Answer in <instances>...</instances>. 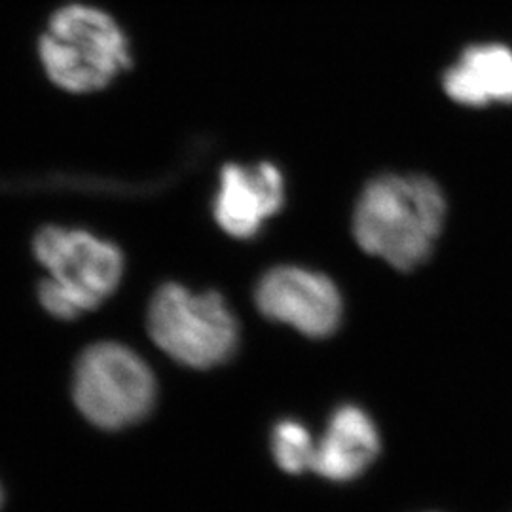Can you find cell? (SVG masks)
Returning a JSON list of instances; mask_svg holds the SVG:
<instances>
[{
  "mask_svg": "<svg viewBox=\"0 0 512 512\" xmlns=\"http://www.w3.org/2000/svg\"><path fill=\"white\" fill-rule=\"evenodd\" d=\"M444 219L446 200L435 181L384 175L363 190L353 215V236L368 255L410 272L433 253Z\"/></svg>",
  "mask_w": 512,
  "mask_h": 512,
  "instance_id": "1",
  "label": "cell"
},
{
  "mask_svg": "<svg viewBox=\"0 0 512 512\" xmlns=\"http://www.w3.org/2000/svg\"><path fill=\"white\" fill-rule=\"evenodd\" d=\"M33 249L48 274L38 285V300L55 319L71 321L97 310L124 275L122 251L86 230L44 228Z\"/></svg>",
  "mask_w": 512,
  "mask_h": 512,
  "instance_id": "2",
  "label": "cell"
},
{
  "mask_svg": "<svg viewBox=\"0 0 512 512\" xmlns=\"http://www.w3.org/2000/svg\"><path fill=\"white\" fill-rule=\"evenodd\" d=\"M38 57L48 80L69 93L99 92L131 63L120 25L88 4L55 12L38 40Z\"/></svg>",
  "mask_w": 512,
  "mask_h": 512,
  "instance_id": "3",
  "label": "cell"
},
{
  "mask_svg": "<svg viewBox=\"0 0 512 512\" xmlns=\"http://www.w3.org/2000/svg\"><path fill=\"white\" fill-rule=\"evenodd\" d=\"M148 332L171 359L192 368L224 365L238 349V319L222 294H196L177 283L154 294Z\"/></svg>",
  "mask_w": 512,
  "mask_h": 512,
  "instance_id": "4",
  "label": "cell"
},
{
  "mask_svg": "<svg viewBox=\"0 0 512 512\" xmlns=\"http://www.w3.org/2000/svg\"><path fill=\"white\" fill-rule=\"evenodd\" d=\"M156 393L150 366L122 344H95L80 355L74 368V404L86 420L105 431L145 420Z\"/></svg>",
  "mask_w": 512,
  "mask_h": 512,
  "instance_id": "5",
  "label": "cell"
},
{
  "mask_svg": "<svg viewBox=\"0 0 512 512\" xmlns=\"http://www.w3.org/2000/svg\"><path fill=\"white\" fill-rule=\"evenodd\" d=\"M256 306L272 321L291 325L310 338H327L342 321V296L327 275L298 266H279L260 279Z\"/></svg>",
  "mask_w": 512,
  "mask_h": 512,
  "instance_id": "6",
  "label": "cell"
},
{
  "mask_svg": "<svg viewBox=\"0 0 512 512\" xmlns=\"http://www.w3.org/2000/svg\"><path fill=\"white\" fill-rule=\"evenodd\" d=\"M285 202L281 171L272 164L226 165L220 173L213 213L220 228L236 239H253Z\"/></svg>",
  "mask_w": 512,
  "mask_h": 512,
  "instance_id": "7",
  "label": "cell"
},
{
  "mask_svg": "<svg viewBox=\"0 0 512 512\" xmlns=\"http://www.w3.org/2000/svg\"><path fill=\"white\" fill-rule=\"evenodd\" d=\"M380 433L361 406L342 404L330 416L327 431L315 444L311 471L332 482H349L368 471L380 456Z\"/></svg>",
  "mask_w": 512,
  "mask_h": 512,
  "instance_id": "8",
  "label": "cell"
},
{
  "mask_svg": "<svg viewBox=\"0 0 512 512\" xmlns=\"http://www.w3.org/2000/svg\"><path fill=\"white\" fill-rule=\"evenodd\" d=\"M444 90L459 105H512V50L503 44H478L465 50L444 76Z\"/></svg>",
  "mask_w": 512,
  "mask_h": 512,
  "instance_id": "9",
  "label": "cell"
},
{
  "mask_svg": "<svg viewBox=\"0 0 512 512\" xmlns=\"http://www.w3.org/2000/svg\"><path fill=\"white\" fill-rule=\"evenodd\" d=\"M272 454L285 473L300 475L313 467L315 440L304 423L281 420L272 431Z\"/></svg>",
  "mask_w": 512,
  "mask_h": 512,
  "instance_id": "10",
  "label": "cell"
},
{
  "mask_svg": "<svg viewBox=\"0 0 512 512\" xmlns=\"http://www.w3.org/2000/svg\"><path fill=\"white\" fill-rule=\"evenodd\" d=\"M0 507H2V490H0Z\"/></svg>",
  "mask_w": 512,
  "mask_h": 512,
  "instance_id": "11",
  "label": "cell"
}]
</instances>
